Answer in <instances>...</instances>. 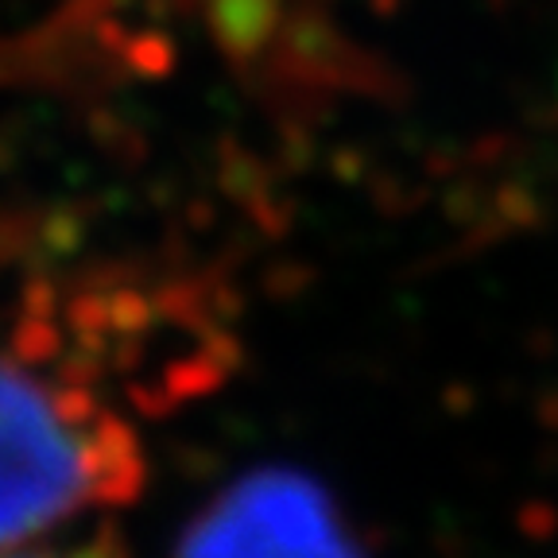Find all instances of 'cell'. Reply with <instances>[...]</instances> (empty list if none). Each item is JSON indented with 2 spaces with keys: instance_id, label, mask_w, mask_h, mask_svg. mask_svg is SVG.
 I'll return each mask as SVG.
<instances>
[{
  "instance_id": "obj_1",
  "label": "cell",
  "mask_w": 558,
  "mask_h": 558,
  "mask_svg": "<svg viewBox=\"0 0 558 558\" xmlns=\"http://www.w3.org/2000/svg\"><path fill=\"white\" fill-rule=\"evenodd\" d=\"M132 477V438L113 415L0 361V547L124 497Z\"/></svg>"
},
{
  "instance_id": "obj_2",
  "label": "cell",
  "mask_w": 558,
  "mask_h": 558,
  "mask_svg": "<svg viewBox=\"0 0 558 558\" xmlns=\"http://www.w3.org/2000/svg\"><path fill=\"white\" fill-rule=\"evenodd\" d=\"M183 558H357L330 508L288 477L229 493L191 532Z\"/></svg>"
},
{
  "instance_id": "obj_3",
  "label": "cell",
  "mask_w": 558,
  "mask_h": 558,
  "mask_svg": "<svg viewBox=\"0 0 558 558\" xmlns=\"http://www.w3.org/2000/svg\"><path fill=\"white\" fill-rule=\"evenodd\" d=\"M0 558H117L113 550H105V547H47V550H12V555H0Z\"/></svg>"
}]
</instances>
